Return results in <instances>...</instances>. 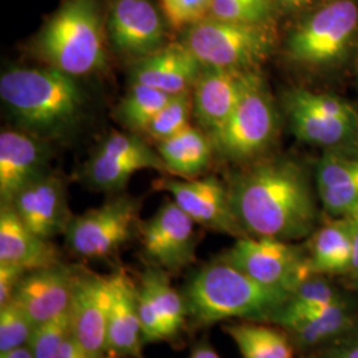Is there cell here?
Returning a JSON list of instances; mask_svg holds the SVG:
<instances>
[{
	"mask_svg": "<svg viewBox=\"0 0 358 358\" xmlns=\"http://www.w3.org/2000/svg\"><path fill=\"white\" fill-rule=\"evenodd\" d=\"M227 187L245 236L297 242L319 227L317 192L306 169L294 161L278 158L245 167Z\"/></svg>",
	"mask_w": 358,
	"mask_h": 358,
	"instance_id": "cell-1",
	"label": "cell"
},
{
	"mask_svg": "<svg viewBox=\"0 0 358 358\" xmlns=\"http://www.w3.org/2000/svg\"><path fill=\"white\" fill-rule=\"evenodd\" d=\"M0 99L20 128L44 140L73 131L85 108L84 92L75 77L51 65L4 72Z\"/></svg>",
	"mask_w": 358,
	"mask_h": 358,
	"instance_id": "cell-2",
	"label": "cell"
},
{
	"mask_svg": "<svg viewBox=\"0 0 358 358\" xmlns=\"http://www.w3.org/2000/svg\"><path fill=\"white\" fill-rule=\"evenodd\" d=\"M182 296L192 325L208 327L230 319L269 322L291 294L255 282L219 256L192 273Z\"/></svg>",
	"mask_w": 358,
	"mask_h": 358,
	"instance_id": "cell-3",
	"label": "cell"
},
{
	"mask_svg": "<svg viewBox=\"0 0 358 358\" xmlns=\"http://www.w3.org/2000/svg\"><path fill=\"white\" fill-rule=\"evenodd\" d=\"M43 59L71 76H84L106 64L97 0H65L38 35Z\"/></svg>",
	"mask_w": 358,
	"mask_h": 358,
	"instance_id": "cell-4",
	"label": "cell"
},
{
	"mask_svg": "<svg viewBox=\"0 0 358 358\" xmlns=\"http://www.w3.org/2000/svg\"><path fill=\"white\" fill-rule=\"evenodd\" d=\"M358 48V0H325L297 19L287 38L288 57L312 69L344 64Z\"/></svg>",
	"mask_w": 358,
	"mask_h": 358,
	"instance_id": "cell-5",
	"label": "cell"
},
{
	"mask_svg": "<svg viewBox=\"0 0 358 358\" xmlns=\"http://www.w3.org/2000/svg\"><path fill=\"white\" fill-rule=\"evenodd\" d=\"M180 43L208 68L256 71L276 45L272 23H242L206 16L187 27Z\"/></svg>",
	"mask_w": 358,
	"mask_h": 358,
	"instance_id": "cell-6",
	"label": "cell"
},
{
	"mask_svg": "<svg viewBox=\"0 0 358 358\" xmlns=\"http://www.w3.org/2000/svg\"><path fill=\"white\" fill-rule=\"evenodd\" d=\"M278 128L279 115L272 96L263 77L254 71L229 120L208 137L220 157L244 162L268 148Z\"/></svg>",
	"mask_w": 358,
	"mask_h": 358,
	"instance_id": "cell-7",
	"label": "cell"
},
{
	"mask_svg": "<svg viewBox=\"0 0 358 358\" xmlns=\"http://www.w3.org/2000/svg\"><path fill=\"white\" fill-rule=\"evenodd\" d=\"M284 109L300 141L328 150L358 141L357 112L334 94L294 88L284 97Z\"/></svg>",
	"mask_w": 358,
	"mask_h": 358,
	"instance_id": "cell-8",
	"label": "cell"
},
{
	"mask_svg": "<svg viewBox=\"0 0 358 358\" xmlns=\"http://www.w3.org/2000/svg\"><path fill=\"white\" fill-rule=\"evenodd\" d=\"M222 259L269 288L292 294L310 275L306 245L273 238H238Z\"/></svg>",
	"mask_w": 358,
	"mask_h": 358,
	"instance_id": "cell-9",
	"label": "cell"
},
{
	"mask_svg": "<svg viewBox=\"0 0 358 358\" xmlns=\"http://www.w3.org/2000/svg\"><path fill=\"white\" fill-rule=\"evenodd\" d=\"M141 202L130 195H118L97 208L72 217L65 242L76 255L101 259L115 254L128 242L138 220Z\"/></svg>",
	"mask_w": 358,
	"mask_h": 358,
	"instance_id": "cell-10",
	"label": "cell"
},
{
	"mask_svg": "<svg viewBox=\"0 0 358 358\" xmlns=\"http://www.w3.org/2000/svg\"><path fill=\"white\" fill-rule=\"evenodd\" d=\"M166 171L158 152L136 134L112 133L103 140L83 169V178L92 190L118 192L141 170Z\"/></svg>",
	"mask_w": 358,
	"mask_h": 358,
	"instance_id": "cell-11",
	"label": "cell"
},
{
	"mask_svg": "<svg viewBox=\"0 0 358 358\" xmlns=\"http://www.w3.org/2000/svg\"><path fill=\"white\" fill-rule=\"evenodd\" d=\"M196 223L174 201H167L141 226L143 257L149 266L178 273L196 257Z\"/></svg>",
	"mask_w": 358,
	"mask_h": 358,
	"instance_id": "cell-12",
	"label": "cell"
},
{
	"mask_svg": "<svg viewBox=\"0 0 358 358\" xmlns=\"http://www.w3.org/2000/svg\"><path fill=\"white\" fill-rule=\"evenodd\" d=\"M167 192L173 201L192 220L210 230L242 238L244 235L231 207L229 187L215 177L201 179H161L155 183Z\"/></svg>",
	"mask_w": 358,
	"mask_h": 358,
	"instance_id": "cell-13",
	"label": "cell"
},
{
	"mask_svg": "<svg viewBox=\"0 0 358 358\" xmlns=\"http://www.w3.org/2000/svg\"><path fill=\"white\" fill-rule=\"evenodd\" d=\"M110 292L108 276L77 268L71 315V334L93 358H105Z\"/></svg>",
	"mask_w": 358,
	"mask_h": 358,
	"instance_id": "cell-14",
	"label": "cell"
},
{
	"mask_svg": "<svg viewBox=\"0 0 358 358\" xmlns=\"http://www.w3.org/2000/svg\"><path fill=\"white\" fill-rule=\"evenodd\" d=\"M358 322V299L334 307L288 312L279 309L269 324L288 333L296 350L315 353Z\"/></svg>",
	"mask_w": 358,
	"mask_h": 358,
	"instance_id": "cell-15",
	"label": "cell"
},
{
	"mask_svg": "<svg viewBox=\"0 0 358 358\" xmlns=\"http://www.w3.org/2000/svg\"><path fill=\"white\" fill-rule=\"evenodd\" d=\"M10 206L29 230L48 241L65 234L73 217L63 180L48 171L17 192Z\"/></svg>",
	"mask_w": 358,
	"mask_h": 358,
	"instance_id": "cell-16",
	"label": "cell"
},
{
	"mask_svg": "<svg viewBox=\"0 0 358 358\" xmlns=\"http://www.w3.org/2000/svg\"><path fill=\"white\" fill-rule=\"evenodd\" d=\"M108 32L115 51L142 59L162 48L165 26L149 0H115Z\"/></svg>",
	"mask_w": 358,
	"mask_h": 358,
	"instance_id": "cell-17",
	"label": "cell"
},
{
	"mask_svg": "<svg viewBox=\"0 0 358 358\" xmlns=\"http://www.w3.org/2000/svg\"><path fill=\"white\" fill-rule=\"evenodd\" d=\"M77 268L59 263L29 271L19 282L13 300L36 327L71 308Z\"/></svg>",
	"mask_w": 358,
	"mask_h": 358,
	"instance_id": "cell-18",
	"label": "cell"
},
{
	"mask_svg": "<svg viewBox=\"0 0 358 358\" xmlns=\"http://www.w3.org/2000/svg\"><path fill=\"white\" fill-rule=\"evenodd\" d=\"M47 140L26 130H3L0 134V199L10 205L15 195L47 173Z\"/></svg>",
	"mask_w": 358,
	"mask_h": 358,
	"instance_id": "cell-19",
	"label": "cell"
},
{
	"mask_svg": "<svg viewBox=\"0 0 358 358\" xmlns=\"http://www.w3.org/2000/svg\"><path fill=\"white\" fill-rule=\"evenodd\" d=\"M252 72L203 66L192 88V115L207 134L229 120Z\"/></svg>",
	"mask_w": 358,
	"mask_h": 358,
	"instance_id": "cell-20",
	"label": "cell"
},
{
	"mask_svg": "<svg viewBox=\"0 0 358 358\" xmlns=\"http://www.w3.org/2000/svg\"><path fill=\"white\" fill-rule=\"evenodd\" d=\"M110 304L106 353L120 358H141L143 336L138 315V287L124 269L108 276Z\"/></svg>",
	"mask_w": 358,
	"mask_h": 358,
	"instance_id": "cell-21",
	"label": "cell"
},
{
	"mask_svg": "<svg viewBox=\"0 0 358 358\" xmlns=\"http://www.w3.org/2000/svg\"><path fill=\"white\" fill-rule=\"evenodd\" d=\"M203 69L201 62L182 43L162 47L131 66V83L179 94L190 92Z\"/></svg>",
	"mask_w": 358,
	"mask_h": 358,
	"instance_id": "cell-22",
	"label": "cell"
},
{
	"mask_svg": "<svg viewBox=\"0 0 358 358\" xmlns=\"http://www.w3.org/2000/svg\"><path fill=\"white\" fill-rule=\"evenodd\" d=\"M0 263L17 266L26 272L47 268L60 262L57 248L29 230L10 205L0 208Z\"/></svg>",
	"mask_w": 358,
	"mask_h": 358,
	"instance_id": "cell-23",
	"label": "cell"
},
{
	"mask_svg": "<svg viewBox=\"0 0 358 358\" xmlns=\"http://www.w3.org/2000/svg\"><path fill=\"white\" fill-rule=\"evenodd\" d=\"M316 192L322 210L332 217L358 208V159L328 150L316 165Z\"/></svg>",
	"mask_w": 358,
	"mask_h": 358,
	"instance_id": "cell-24",
	"label": "cell"
},
{
	"mask_svg": "<svg viewBox=\"0 0 358 358\" xmlns=\"http://www.w3.org/2000/svg\"><path fill=\"white\" fill-rule=\"evenodd\" d=\"M304 245L310 275L345 278L352 260L350 217H332L317 227Z\"/></svg>",
	"mask_w": 358,
	"mask_h": 358,
	"instance_id": "cell-25",
	"label": "cell"
},
{
	"mask_svg": "<svg viewBox=\"0 0 358 358\" xmlns=\"http://www.w3.org/2000/svg\"><path fill=\"white\" fill-rule=\"evenodd\" d=\"M157 152L167 173L186 179L203 174L215 153L208 134L192 125L169 140L158 142Z\"/></svg>",
	"mask_w": 358,
	"mask_h": 358,
	"instance_id": "cell-26",
	"label": "cell"
},
{
	"mask_svg": "<svg viewBox=\"0 0 358 358\" xmlns=\"http://www.w3.org/2000/svg\"><path fill=\"white\" fill-rule=\"evenodd\" d=\"M269 322L243 321L224 327L243 358H294V344L284 329Z\"/></svg>",
	"mask_w": 358,
	"mask_h": 358,
	"instance_id": "cell-27",
	"label": "cell"
},
{
	"mask_svg": "<svg viewBox=\"0 0 358 358\" xmlns=\"http://www.w3.org/2000/svg\"><path fill=\"white\" fill-rule=\"evenodd\" d=\"M138 288L149 297L155 312L165 322L170 340L177 338L186 325L187 308L182 294L171 285L170 273L149 266L142 272Z\"/></svg>",
	"mask_w": 358,
	"mask_h": 358,
	"instance_id": "cell-28",
	"label": "cell"
},
{
	"mask_svg": "<svg viewBox=\"0 0 358 358\" xmlns=\"http://www.w3.org/2000/svg\"><path fill=\"white\" fill-rule=\"evenodd\" d=\"M358 294L346 284H338L331 276L312 275L300 282L282 309L288 312L334 307L357 300Z\"/></svg>",
	"mask_w": 358,
	"mask_h": 358,
	"instance_id": "cell-29",
	"label": "cell"
},
{
	"mask_svg": "<svg viewBox=\"0 0 358 358\" xmlns=\"http://www.w3.org/2000/svg\"><path fill=\"white\" fill-rule=\"evenodd\" d=\"M171 97L173 94L166 92L131 83L128 93L115 109V117L130 131H146L154 117Z\"/></svg>",
	"mask_w": 358,
	"mask_h": 358,
	"instance_id": "cell-30",
	"label": "cell"
},
{
	"mask_svg": "<svg viewBox=\"0 0 358 358\" xmlns=\"http://www.w3.org/2000/svg\"><path fill=\"white\" fill-rule=\"evenodd\" d=\"M192 115V92L174 94L154 117L146 133L157 142L165 141L190 127Z\"/></svg>",
	"mask_w": 358,
	"mask_h": 358,
	"instance_id": "cell-31",
	"label": "cell"
},
{
	"mask_svg": "<svg viewBox=\"0 0 358 358\" xmlns=\"http://www.w3.org/2000/svg\"><path fill=\"white\" fill-rule=\"evenodd\" d=\"M69 336L71 315L68 309L51 320L36 325L27 345L35 358H52Z\"/></svg>",
	"mask_w": 358,
	"mask_h": 358,
	"instance_id": "cell-32",
	"label": "cell"
},
{
	"mask_svg": "<svg viewBox=\"0 0 358 358\" xmlns=\"http://www.w3.org/2000/svg\"><path fill=\"white\" fill-rule=\"evenodd\" d=\"M35 325L13 300L0 307V353L28 344Z\"/></svg>",
	"mask_w": 358,
	"mask_h": 358,
	"instance_id": "cell-33",
	"label": "cell"
},
{
	"mask_svg": "<svg viewBox=\"0 0 358 358\" xmlns=\"http://www.w3.org/2000/svg\"><path fill=\"white\" fill-rule=\"evenodd\" d=\"M213 0H162L164 11L174 27H189L210 15Z\"/></svg>",
	"mask_w": 358,
	"mask_h": 358,
	"instance_id": "cell-34",
	"label": "cell"
},
{
	"mask_svg": "<svg viewBox=\"0 0 358 358\" xmlns=\"http://www.w3.org/2000/svg\"><path fill=\"white\" fill-rule=\"evenodd\" d=\"M138 315L141 321L142 336L145 343H158L170 340L166 325L155 312L149 297L138 288Z\"/></svg>",
	"mask_w": 358,
	"mask_h": 358,
	"instance_id": "cell-35",
	"label": "cell"
},
{
	"mask_svg": "<svg viewBox=\"0 0 358 358\" xmlns=\"http://www.w3.org/2000/svg\"><path fill=\"white\" fill-rule=\"evenodd\" d=\"M308 358H358V322L344 336Z\"/></svg>",
	"mask_w": 358,
	"mask_h": 358,
	"instance_id": "cell-36",
	"label": "cell"
},
{
	"mask_svg": "<svg viewBox=\"0 0 358 358\" xmlns=\"http://www.w3.org/2000/svg\"><path fill=\"white\" fill-rule=\"evenodd\" d=\"M26 273L17 266L0 263V307L13 300V294Z\"/></svg>",
	"mask_w": 358,
	"mask_h": 358,
	"instance_id": "cell-37",
	"label": "cell"
},
{
	"mask_svg": "<svg viewBox=\"0 0 358 358\" xmlns=\"http://www.w3.org/2000/svg\"><path fill=\"white\" fill-rule=\"evenodd\" d=\"M348 217L352 222V260L345 276L346 285L358 294V211Z\"/></svg>",
	"mask_w": 358,
	"mask_h": 358,
	"instance_id": "cell-38",
	"label": "cell"
},
{
	"mask_svg": "<svg viewBox=\"0 0 358 358\" xmlns=\"http://www.w3.org/2000/svg\"><path fill=\"white\" fill-rule=\"evenodd\" d=\"M325 0H272L276 10L297 19L320 6Z\"/></svg>",
	"mask_w": 358,
	"mask_h": 358,
	"instance_id": "cell-39",
	"label": "cell"
},
{
	"mask_svg": "<svg viewBox=\"0 0 358 358\" xmlns=\"http://www.w3.org/2000/svg\"><path fill=\"white\" fill-rule=\"evenodd\" d=\"M52 358H93L90 353L77 343L72 334L65 340L63 345L55 353Z\"/></svg>",
	"mask_w": 358,
	"mask_h": 358,
	"instance_id": "cell-40",
	"label": "cell"
},
{
	"mask_svg": "<svg viewBox=\"0 0 358 358\" xmlns=\"http://www.w3.org/2000/svg\"><path fill=\"white\" fill-rule=\"evenodd\" d=\"M236 1H241L244 4L251 6V7H255L256 10L266 13L267 16L273 19V13H275L276 8H275L272 0H236Z\"/></svg>",
	"mask_w": 358,
	"mask_h": 358,
	"instance_id": "cell-41",
	"label": "cell"
},
{
	"mask_svg": "<svg viewBox=\"0 0 358 358\" xmlns=\"http://www.w3.org/2000/svg\"><path fill=\"white\" fill-rule=\"evenodd\" d=\"M190 358H220V356L213 349V346L202 344V345L195 346Z\"/></svg>",
	"mask_w": 358,
	"mask_h": 358,
	"instance_id": "cell-42",
	"label": "cell"
},
{
	"mask_svg": "<svg viewBox=\"0 0 358 358\" xmlns=\"http://www.w3.org/2000/svg\"><path fill=\"white\" fill-rule=\"evenodd\" d=\"M0 358H35V356L28 345H24L8 350V352H4V353H0Z\"/></svg>",
	"mask_w": 358,
	"mask_h": 358,
	"instance_id": "cell-43",
	"label": "cell"
}]
</instances>
